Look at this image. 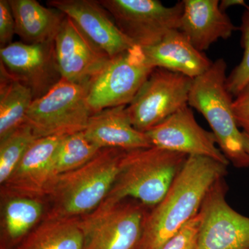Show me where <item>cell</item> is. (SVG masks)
<instances>
[{"instance_id":"obj_1","label":"cell","mask_w":249,"mask_h":249,"mask_svg":"<svg viewBox=\"0 0 249 249\" xmlns=\"http://www.w3.org/2000/svg\"><path fill=\"white\" fill-rule=\"evenodd\" d=\"M227 165L217 160L189 156L164 198L148 213L138 249H160L199 213L205 197Z\"/></svg>"},{"instance_id":"obj_2","label":"cell","mask_w":249,"mask_h":249,"mask_svg":"<svg viewBox=\"0 0 249 249\" xmlns=\"http://www.w3.org/2000/svg\"><path fill=\"white\" fill-rule=\"evenodd\" d=\"M188 157L155 146L126 150L117 178L99 206L109 207L130 198L155 207L164 198Z\"/></svg>"},{"instance_id":"obj_3","label":"cell","mask_w":249,"mask_h":249,"mask_svg":"<svg viewBox=\"0 0 249 249\" xmlns=\"http://www.w3.org/2000/svg\"><path fill=\"white\" fill-rule=\"evenodd\" d=\"M126 150L103 148L83 166L58 175L49 188L48 217H78L104 201L121 170Z\"/></svg>"},{"instance_id":"obj_4","label":"cell","mask_w":249,"mask_h":249,"mask_svg":"<svg viewBox=\"0 0 249 249\" xmlns=\"http://www.w3.org/2000/svg\"><path fill=\"white\" fill-rule=\"evenodd\" d=\"M227 69L225 60L219 58L207 71L194 78L188 106L204 116L229 163L236 168H248L249 155L234 115L232 96L227 89Z\"/></svg>"},{"instance_id":"obj_5","label":"cell","mask_w":249,"mask_h":249,"mask_svg":"<svg viewBox=\"0 0 249 249\" xmlns=\"http://www.w3.org/2000/svg\"><path fill=\"white\" fill-rule=\"evenodd\" d=\"M89 85L62 79L45 96L34 100L25 124L36 138L83 132L93 113L88 102Z\"/></svg>"},{"instance_id":"obj_6","label":"cell","mask_w":249,"mask_h":249,"mask_svg":"<svg viewBox=\"0 0 249 249\" xmlns=\"http://www.w3.org/2000/svg\"><path fill=\"white\" fill-rule=\"evenodd\" d=\"M155 69L137 45L109 59L89 83L88 102L92 112L128 106Z\"/></svg>"},{"instance_id":"obj_7","label":"cell","mask_w":249,"mask_h":249,"mask_svg":"<svg viewBox=\"0 0 249 249\" xmlns=\"http://www.w3.org/2000/svg\"><path fill=\"white\" fill-rule=\"evenodd\" d=\"M126 200V199H125ZM98 207L79 219L84 249H138L147 215L138 201Z\"/></svg>"},{"instance_id":"obj_8","label":"cell","mask_w":249,"mask_h":249,"mask_svg":"<svg viewBox=\"0 0 249 249\" xmlns=\"http://www.w3.org/2000/svg\"><path fill=\"white\" fill-rule=\"evenodd\" d=\"M193 81L181 73L156 68L126 107L134 128L145 133L188 106Z\"/></svg>"},{"instance_id":"obj_9","label":"cell","mask_w":249,"mask_h":249,"mask_svg":"<svg viewBox=\"0 0 249 249\" xmlns=\"http://www.w3.org/2000/svg\"><path fill=\"white\" fill-rule=\"evenodd\" d=\"M116 25L134 45L142 48L160 42L179 28L183 1L165 6L158 0H100Z\"/></svg>"},{"instance_id":"obj_10","label":"cell","mask_w":249,"mask_h":249,"mask_svg":"<svg viewBox=\"0 0 249 249\" xmlns=\"http://www.w3.org/2000/svg\"><path fill=\"white\" fill-rule=\"evenodd\" d=\"M224 178L210 190L201 205L199 249H249V217L227 201Z\"/></svg>"},{"instance_id":"obj_11","label":"cell","mask_w":249,"mask_h":249,"mask_svg":"<svg viewBox=\"0 0 249 249\" xmlns=\"http://www.w3.org/2000/svg\"><path fill=\"white\" fill-rule=\"evenodd\" d=\"M0 58L6 70L31 89L34 100L45 96L62 79L54 40L40 44L14 42L0 49Z\"/></svg>"},{"instance_id":"obj_12","label":"cell","mask_w":249,"mask_h":249,"mask_svg":"<svg viewBox=\"0 0 249 249\" xmlns=\"http://www.w3.org/2000/svg\"><path fill=\"white\" fill-rule=\"evenodd\" d=\"M145 134L152 146L189 156H201L229 165L213 132L197 124L188 106L165 119Z\"/></svg>"},{"instance_id":"obj_13","label":"cell","mask_w":249,"mask_h":249,"mask_svg":"<svg viewBox=\"0 0 249 249\" xmlns=\"http://www.w3.org/2000/svg\"><path fill=\"white\" fill-rule=\"evenodd\" d=\"M61 137L37 138L31 144L6 182L1 184L4 197L40 199L48 194L55 179L53 160Z\"/></svg>"},{"instance_id":"obj_14","label":"cell","mask_w":249,"mask_h":249,"mask_svg":"<svg viewBox=\"0 0 249 249\" xmlns=\"http://www.w3.org/2000/svg\"><path fill=\"white\" fill-rule=\"evenodd\" d=\"M54 42L62 78L70 83L89 85L110 59L67 16Z\"/></svg>"},{"instance_id":"obj_15","label":"cell","mask_w":249,"mask_h":249,"mask_svg":"<svg viewBox=\"0 0 249 249\" xmlns=\"http://www.w3.org/2000/svg\"><path fill=\"white\" fill-rule=\"evenodd\" d=\"M47 4L66 15L93 44L110 58L135 45L121 32L111 15L99 1L50 0Z\"/></svg>"},{"instance_id":"obj_16","label":"cell","mask_w":249,"mask_h":249,"mask_svg":"<svg viewBox=\"0 0 249 249\" xmlns=\"http://www.w3.org/2000/svg\"><path fill=\"white\" fill-rule=\"evenodd\" d=\"M178 30L199 52L207 50L219 39L229 38L239 30L218 0H183Z\"/></svg>"},{"instance_id":"obj_17","label":"cell","mask_w":249,"mask_h":249,"mask_svg":"<svg viewBox=\"0 0 249 249\" xmlns=\"http://www.w3.org/2000/svg\"><path fill=\"white\" fill-rule=\"evenodd\" d=\"M126 107L118 106L93 113L83 131L86 138L101 149L131 150L152 146L146 134L134 128Z\"/></svg>"},{"instance_id":"obj_18","label":"cell","mask_w":249,"mask_h":249,"mask_svg":"<svg viewBox=\"0 0 249 249\" xmlns=\"http://www.w3.org/2000/svg\"><path fill=\"white\" fill-rule=\"evenodd\" d=\"M142 49L155 68L181 73L192 79L201 76L213 63L178 29L172 31L156 45Z\"/></svg>"},{"instance_id":"obj_19","label":"cell","mask_w":249,"mask_h":249,"mask_svg":"<svg viewBox=\"0 0 249 249\" xmlns=\"http://www.w3.org/2000/svg\"><path fill=\"white\" fill-rule=\"evenodd\" d=\"M16 24V34L26 44L55 40L66 15L47 8L36 0H9Z\"/></svg>"},{"instance_id":"obj_20","label":"cell","mask_w":249,"mask_h":249,"mask_svg":"<svg viewBox=\"0 0 249 249\" xmlns=\"http://www.w3.org/2000/svg\"><path fill=\"white\" fill-rule=\"evenodd\" d=\"M14 249H84L79 219L47 217L18 242Z\"/></svg>"},{"instance_id":"obj_21","label":"cell","mask_w":249,"mask_h":249,"mask_svg":"<svg viewBox=\"0 0 249 249\" xmlns=\"http://www.w3.org/2000/svg\"><path fill=\"white\" fill-rule=\"evenodd\" d=\"M34 101L31 89L0 64V141L25 124Z\"/></svg>"},{"instance_id":"obj_22","label":"cell","mask_w":249,"mask_h":249,"mask_svg":"<svg viewBox=\"0 0 249 249\" xmlns=\"http://www.w3.org/2000/svg\"><path fill=\"white\" fill-rule=\"evenodd\" d=\"M40 199L29 197L9 198L4 207L5 230L11 242H19L35 227L43 214Z\"/></svg>"},{"instance_id":"obj_23","label":"cell","mask_w":249,"mask_h":249,"mask_svg":"<svg viewBox=\"0 0 249 249\" xmlns=\"http://www.w3.org/2000/svg\"><path fill=\"white\" fill-rule=\"evenodd\" d=\"M101 150L86 138L83 131L64 136L53 157L54 176L56 178L83 166Z\"/></svg>"},{"instance_id":"obj_24","label":"cell","mask_w":249,"mask_h":249,"mask_svg":"<svg viewBox=\"0 0 249 249\" xmlns=\"http://www.w3.org/2000/svg\"><path fill=\"white\" fill-rule=\"evenodd\" d=\"M37 139L31 127L24 124L0 141V183L6 182L27 152Z\"/></svg>"},{"instance_id":"obj_25","label":"cell","mask_w":249,"mask_h":249,"mask_svg":"<svg viewBox=\"0 0 249 249\" xmlns=\"http://www.w3.org/2000/svg\"><path fill=\"white\" fill-rule=\"evenodd\" d=\"M239 30L241 32V45L244 49L243 56L240 63L227 79V89L232 96H235L249 85V6L242 15Z\"/></svg>"},{"instance_id":"obj_26","label":"cell","mask_w":249,"mask_h":249,"mask_svg":"<svg viewBox=\"0 0 249 249\" xmlns=\"http://www.w3.org/2000/svg\"><path fill=\"white\" fill-rule=\"evenodd\" d=\"M199 227L200 216L198 213L167 241L160 249H199Z\"/></svg>"},{"instance_id":"obj_27","label":"cell","mask_w":249,"mask_h":249,"mask_svg":"<svg viewBox=\"0 0 249 249\" xmlns=\"http://www.w3.org/2000/svg\"><path fill=\"white\" fill-rule=\"evenodd\" d=\"M16 34V24L9 0H0V47L11 45Z\"/></svg>"},{"instance_id":"obj_28","label":"cell","mask_w":249,"mask_h":249,"mask_svg":"<svg viewBox=\"0 0 249 249\" xmlns=\"http://www.w3.org/2000/svg\"><path fill=\"white\" fill-rule=\"evenodd\" d=\"M232 107L237 125L249 134V85L236 96Z\"/></svg>"},{"instance_id":"obj_29","label":"cell","mask_w":249,"mask_h":249,"mask_svg":"<svg viewBox=\"0 0 249 249\" xmlns=\"http://www.w3.org/2000/svg\"><path fill=\"white\" fill-rule=\"evenodd\" d=\"M219 6H220V9L224 12H225L226 10L229 9L231 6H245L246 8L248 6L243 0H223L221 2H219Z\"/></svg>"},{"instance_id":"obj_30","label":"cell","mask_w":249,"mask_h":249,"mask_svg":"<svg viewBox=\"0 0 249 249\" xmlns=\"http://www.w3.org/2000/svg\"><path fill=\"white\" fill-rule=\"evenodd\" d=\"M242 138L246 151L249 155V134L242 131Z\"/></svg>"}]
</instances>
